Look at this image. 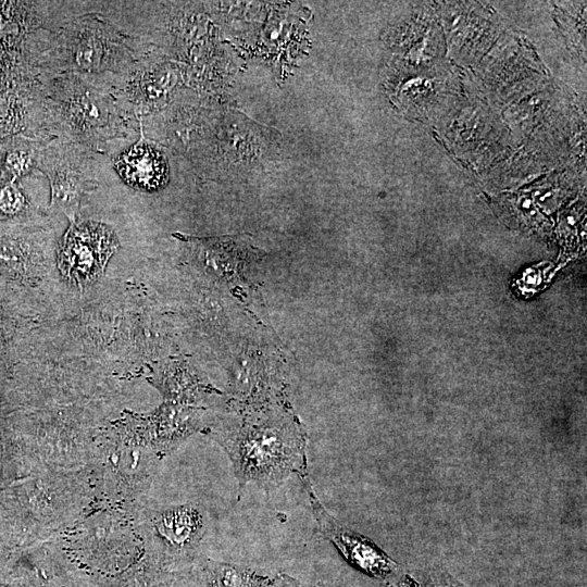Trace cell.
<instances>
[{
    "mask_svg": "<svg viewBox=\"0 0 587 587\" xmlns=\"http://www.w3.org/2000/svg\"><path fill=\"white\" fill-rule=\"evenodd\" d=\"M9 300L0 295V365L8 363L16 339L18 322Z\"/></svg>",
    "mask_w": 587,
    "mask_h": 587,
    "instance_id": "ba28073f",
    "label": "cell"
},
{
    "mask_svg": "<svg viewBox=\"0 0 587 587\" xmlns=\"http://www.w3.org/2000/svg\"><path fill=\"white\" fill-rule=\"evenodd\" d=\"M116 166L127 184L143 190L158 189L166 178L163 155L147 143L130 147L120 157Z\"/></svg>",
    "mask_w": 587,
    "mask_h": 587,
    "instance_id": "8992f818",
    "label": "cell"
},
{
    "mask_svg": "<svg viewBox=\"0 0 587 587\" xmlns=\"http://www.w3.org/2000/svg\"><path fill=\"white\" fill-rule=\"evenodd\" d=\"M438 587H449V586H438Z\"/></svg>",
    "mask_w": 587,
    "mask_h": 587,
    "instance_id": "7c38bea8",
    "label": "cell"
},
{
    "mask_svg": "<svg viewBox=\"0 0 587 587\" xmlns=\"http://www.w3.org/2000/svg\"><path fill=\"white\" fill-rule=\"evenodd\" d=\"M228 455L239 488L255 483L266 489L307 473L305 436L287 420L230 428L216 436Z\"/></svg>",
    "mask_w": 587,
    "mask_h": 587,
    "instance_id": "6da1fadb",
    "label": "cell"
},
{
    "mask_svg": "<svg viewBox=\"0 0 587 587\" xmlns=\"http://www.w3.org/2000/svg\"><path fill=\"white\" fill-rule=\"evenodd\" d=\"M100 475L111 491L132 495L142 491L150 483L157 453L130 442H114L98 451Z\"/></svg>",
    "mask_w": 587,
    "mask_h": 587,
    "instance_id": "277c9868",
    "label": "cell"
},
{
    "mask_svg": "<svg viewBox=\"0 0 587 587\" xmlns=\"http://www.w3.org/2000/svg\"><path fill=\"white\" fill-rule=\"evenodd\" d=\"M32 164L33 159L27 150L20 147L9 149L2 162L5 180H16L22 177L30 170Z\"/></svg>",
    "mask_w": 587,
    "mask_h": 587,
    "instance_id": "8fae6325",
    "label": "cell"
},
{
    "mask_svg": "<svg viewBox=\"0 0 587 587\" xmlns=\"http://www.w3.org/2000/svg\"><path fill=\"white\" fill-rule=\"evenodd\" d=\"M52 199L59 205L73 209L79 198L82 187L74 175L66 172H57L50 175Z\"/></svg>",
    "mask_w": 587,
    "mask_h": 587,
    "instance_id": "9c48e42d",
    "label": "cell"
},
{
    "mask_svg": "<svg viewBox=\"0 0 587 587\" xmlns=\"http://www.w3.org/2000/svg\"><path fill=\"white\" fill-rule=\"evenodd\" d=\"M26 208V198L16 180L0 182V217L16 218Z\"/></svg>",
    "mask_w": 587,
    "mask_h": 587,
    "instance_id": "30bf717a",
    "label": "cell"
},
{
    "mask_svg": "<svg viewBox=\"0 0 587 587\" xmlns=\"http://www.w3.org/2000/svg\"><path fill=\"white\" fill-rule=\"evenodd\" d=\"M116 247L108 226L91 221L73 222L60 248L59 268L75 285H88L102 274Z\"/></svg>",
    "mask_w": 587,
    "mask_h": 587,
    "instance_id": "7a4b0ae2",
    "label": "cell"
},
{
    "mask_svg": "<svg viewBox=\"0 0 587 587\" xmlns=\"http://www.w3.org/2000/svg\"><path fill=\"white\" fill-rule=\"evenodd\" d=\"M298 477L303 483L313 516L324 536L350 563L362 571L379 578L391 576L397 570L396 563L371 540L342 525L325 510L315 496L308 472Z\"/></svg>",
    "mask_w": 587,
    "mask_h": 587,
    "instance_id": "3957f363",
    "label": "cell"
},
{
    "mask_svg": "<svg viewBox=\"0 0 587 587\" xmlns=\"http://www.w3.org/2000/svg\"><path fill=\"white\" fill-rule=\"evenodd\" d=\"M205 587H262L265 578L235 565L205 560L202 563Z\"/></svg>",
    "mask_w": 587,
    "mask_h": 587,
    "instance_id": "52a82bcc",
    "label": "cell"
},
{
    "mask_svg": "<svg viewBox=\"0 0 587 587\" xmlns=\"http://www.w3.org/2000/svg\"><path fill=\"white\" fill-rule=\"evenodd\" d=\"M154 536L170 555L190 554L204 535V515L199 505L185 503L153 511L150 516Z\"/></svg>",
    "mask_w": 587,
    "mask_h": 587,
    "instance_id": "5b68a950",
    "label": "cell"
}]
</instances>
